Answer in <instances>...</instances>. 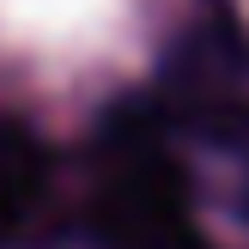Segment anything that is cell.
Returning a JSON list of instances; mask_svg holds the SVG:
<instances>
[{
    "instance_id": "cell-3",
    "label": "cell",
    "mask_w": 249,
    "mask_h": 249,
    "mask_svg": "<svg viewBox=\"0 0 249 249\" xmlns=\"http://www.w3.org/2000/svg\"><path fill=\"white\" fill-rule=\"evenodd\" d=\"M164 122H189V128H201L213 146L237 152V164H243V177H249V97H237V91H219V97H201V104L170 109Z\"/></svg>"
},
{
    "instance_id": "cell-1",
    "label": "cell",
    "mask_w": 249,
    "mask_h": 249,
    "mask_svg": "<svg viewBox=\"0 0 249 249\" xmlns=\"http://www.w3.org/2000/svg\"><path fill=\"white\" fill-rule=\"evenodd\" d=\"M164 116L128 109L109 128L104 164H97L91 201H85V237L91 249H213L189 201V177L164 146Z\"/></svg>"
},
{
    "instance_id": "cell-2",
    "label": "cell",
    "mask_w": 249,
    "mask_h": 249,
    "mask_svg": "<svg viewBox=\"0 0 249 249\" xmlns=\"http://www.w3.org/2000/svg\"><path fill=\"white\" fill-rule=\"evenodd\" d=\"M49 189V152L24 122L0 116V231L18 225Z\"/></svg>"
}]
</instances>
